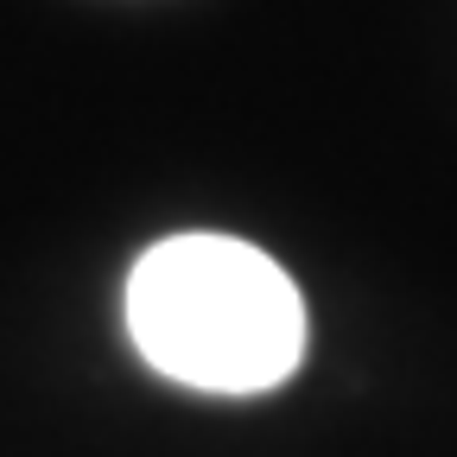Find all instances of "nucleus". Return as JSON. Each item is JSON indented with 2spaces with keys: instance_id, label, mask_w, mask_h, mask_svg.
Instances as JSON below:
<instances>
[{
  "instance_id": "obj_1",
  "label": "nucleus",
  "mask_w": 457,
  "mask_h": 457,
  "mask_svg": "<svg viewBox=\"0 0 457 457\" xmlns=\"http://www.w3.org/2000/svg\"><path fill=\"white\" fill-rule=\"evenodd\" d=\"M140 356L204 394H267L305 362V299L236 236H165L128 279Z\"/></svg>"
}]
</instances>
